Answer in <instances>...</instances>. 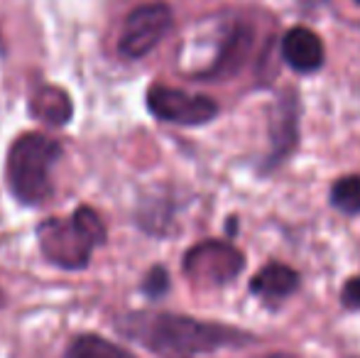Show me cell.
<instances>
[{"label":"cell","instance_id":"obj_1","mask_svg":"<svg viewBox=\"0 0 360 358\" xmlns=\"http://www.w3.org/2000/svg\"><path fill=\"white\" fill-rule=\"evenodd\" d=\"M118 331L165 358H191L250 344L252 336L236 326L172 312H130L118 319Z\"/></svg>","mask_w":360,"mask_h":358},{"label":"cell","instance_id":"obj_2","mask_svg":"<svg viewBox=\"0 0 360 358\" xmlns=\"http://www.w3.org/2000/svg\"><path fill=\"white\" fill-rule=\"evenodd\" d=\"M42 255L62 270H84L91 255L105 243V224L98 211L79 206L69 219H47L37 226Z\"/></svg>","mask_w":360,"mask_h":358},{"label":"cell","instance_id":"obj_3","mask_svg":"<svg viewBox=\"0 0 360 358\" xmlns=\"http://www.w3.org/2000/svg\"><path fill=\"white\" fill-rule=\"evenodd\" d=\"M62 160V145L42 133H25L8 153V184L15 199L37 206L52 194V170Z\"/></svg>","mask_w":360,"mask_h":358},{"label":"cell","instance_id":"obj_4","mask_svg":"<svg viewBox=\"0 0 360 358\" xmlns=\"http://www.w3.org/2000/svg\"><path fill=\"white\" fill-rule=\"evenodd\" d=\"M172 30V10L165 3H145L135 8L125 18L123 30H120L118 52L125 59L135 62L143 59L157 44L165 39V34Z\"/></svg>","mask_w":360,"mask_h":358},{"label":"cell","instance_id":"obj_5","mask_svg":"<svg viewBox=\"0 0 360 358\" xmlns=\"http://www.w3.org/2000/svg\"><path fill=\"white\" fill-rule=\"evenodd\" d=\"M243 265L245 258L240 255V250L223 241H204L189 248L184 255V275L204 287L228 285L240 275Z\"/></svg>","mask_w":360,"mask_h":358},{"label":"cell","instance_id":"obj_6","mask_svg":"<svg viewBox=\"0 0 360 358\" xmlns=\"http://www.w3.org/2000/svg\"><path fill=\"white\" fill-rule=\"evenodd\" d=\"M147 108L157 120L174 125H204L218 115V103L204 94H186L165 84H155L147 91Z\"/></svg>","mask_w":360,"mask_h":358},{"label":"cell","instance_id":"obj_7","mask_svg":"<svg viewBox=\"0 0 360 358\" xmlns=\"http://www.w3.org/2000/svg\"><path fill=\"white\" fill-rule=\"evenodd\" d=\"M282 59L299 74H314L323 67V44L316 32L307 27H292L282 37Z\"/></svg>","mask_w":360,"mask_h":358},{"label":"cell","instance_id":"obj_8","mask_svg":"<svg viewBox=\"0 0 360 358\" xmlns=\"http://www.w3.org/2000/svg\"><path fill=\"white\" fill-rule=\"evenodd\" d=\"M250 44H252L250 27L236 25V27L226 34V39H223L214 64H211L209 69H204V72L194 79H211V82H218V79L236 77V74L243 69V64H245L248 54H250Z\"/></svg>","mask_w":360,"mask_h":358},{"label":"cell","instance_id":"obj_9","mask_svg":"<svg viewBox=\"0 0 360 358\" xmlns=\"http://www.w3.org/2000/svg\"><path fill=\"white\" fill-rule=\"evenodd\" d=\"M30 108H32L34 118L44 120L47 125H67L74 113L72 98L67 96V91L47 87V84L34 89L32 98H30Z\"/></svg>","mask_w":360,"mask_h":358},{"label":"cell","instance_id":"obj_10","mask_svg":"<svg viewBox=\"0 0 360 358\" xmlns=\"http://www.w3.org/2000/svg\"><path fill=\"white\" fill-rule=\"evenodd\" d=\"M299 287V275L289 265L270 263L265 265L250 282V290L265 300H282Z\"/></svg>","mask_w":360,"mask_h":358},{"label":"cell","instance_id":"obj_11","mask_svg":"<svg viewBox=\"0 0 360 358\" xmlns=\"http://www.w3.org/2000/svg\"><path fill=\"white\" fill-rule=\"evenodd\" d=\"M275 155H272V162L277 165L285 158H289V150L297 143V101L289 96L282 98L280 110L275 113Z\"/></svg>","mask_w":360,"mask_h":358},{"label":"cell","instance_id":"obj_12","mask_svg":"<svg viewBox=\"0 0 360 358\" xmlns=\"http://www.w3.org/2000/svg\"><path fill=\"white\" fill-rule=\"evenodd\" d=\"M67 358H135L125 346L98 334H81L69 344Z\"/></svg>","mask_w":360,"mask_h":358},{"label":"cell","instance_id":"obj_13","mask_svg":"<svg viewBox=\"0 0 360 358\" xmlns=\"http://www.w3.org/2000/svg\"><path fill=\"white\" fill-rule=\"evenodd\" d=\"M331 204L346 216L360 214V174L341 177L331 186Z\"/></svg>","mask_w":360,"mask_h":358},{"label":"cell","instance_id":"obj_14","mask_svg":"<svg viewBox=\"0 0 360 358\" xmlns=\"http://www.w3.org/2000/svg\"><path fill=\"white\" fill-rule=\"evenodd\" d=\"M167 290H169V275H167V270L162 268V265H155V268L145 275L143 292L150 300H160V297L167 295Z\"/></svg>","mask_w":360,"mask_h":358},{"label":"cell","instance_id":"obj_15","mask_svg":"<svg viewBox=\"0 0 360 358\" xmlns=\"http://www.w3.org/2000/svg\"><path fill=\"white\" fill-rule=\"evenodd\" d=\"M341 302L351 309H358L360 307V275L358 277H351V280L343 285V292H341Z\"/></svg>","mask_w":360,"mask_h":358},{"label":"cell","instance_id":"obj_16","mask_svg":"<svg viewBox=\"0 0 360 358\" xmlns=\"http://www.w3.org/2000/svg\"><path fill=\"white\" fill-rule=\"evenodd\" d=\"M5 305V295H3V290H0V307Z\"/></svg>","mask_w":360,"mask_h":358},{"label":"cell","instance_id":"obj_17","mask_svg":"<svg viewBox=\"0 0 360 358\" xmlns=\"http://www.w3.org/2000/svg\"><path fill=\"white\" fill-rule=\"evenodd\" d=\"M353 3H360V0H353Z\"/></svg>","mask_w":360,"mask_h":358}]
</instances>
